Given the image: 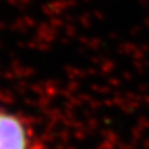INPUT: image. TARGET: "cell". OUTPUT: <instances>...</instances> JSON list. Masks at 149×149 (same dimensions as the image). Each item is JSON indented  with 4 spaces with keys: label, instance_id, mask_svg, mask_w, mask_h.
Segmentation results:
<instances>
[{
    "label": "cell",
    "instance_id": "1",
    "mask_svg": "<svg viewBox=\"0 0 149 149\" xmlns=\"http://www.w3.org/2000/svg\"><path fill=\"white\" fill-rule=\"evenodd\" d=\"M32 136L20 117L0 109V149H32Z\"/></svg>",
    "mask_w": 149,
    "mask_h": 149
}]
</instances>
